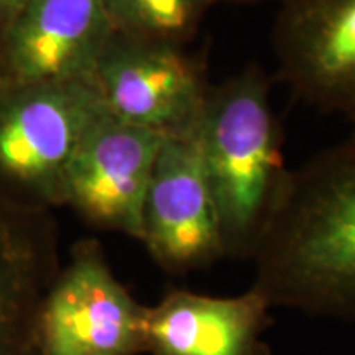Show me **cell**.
<instances>
[{"label": "cell", "mask_w": 355, "mask_h": 355, "mask_svg": "<svg viewBox=\"0 0 355 355\" xmlns=\"http://www.w3.org/2000/svg\"><path fill=\"white\" fill-rule=\"evenodd\" d=\"M104 109L92 81L0 86V202L63 207L71 159Z\"/></svg>", "instance_id": "3957f363"}, {"label": "cell", "mask_w": 355, "mask_h": 355, "mask_svg": "<svg viewBox=\"0 0 355 355\" xmlns=\"http://www.w3.org/2000/svg\"><path fill=\"white\" fill-rule=\"evenodd\" d=\"M273 26L278 74L321 112L340 115L355 137V0H279Z\"/></svg>", "instance_id": "ba28073f"}, {"label": "cell", "mask_w": 355, "mask_h": 355, "mask_svg": "<svg viewBox=\"0 0 355 355\" xmlns=\"http://www.w3.org/2000/svg\"><path fill=\"white\" fill-rule=\"evenodd\" d=\"M250 260L272 309L355 324V137L290 170Z\"/></svg>", "instance_id": "6da1fadb"}, {"label": "cell", "mask_w": 355, "mask_h": 355, "mask_svg": "<svg viewBox=\"0 0 355 355\" xmlns=\"http://www.w3.org/2000/svg\"><path fill=\"white\" fill-rule=\"evenodd\" d=\"M112 35L102 0H26L0 35V86L92 81Z\"/></svg>", "instance_id": "9c48e42d"}, {"label": "cell", "mask_w": 355, "mask_h": 355, "mask_svg": "<svg viewBox=\"0 0 355 355\" xmlns=\"http://www.w3.org/2000/svg\"><path fill=\"white\" fill-rule=\"evenodd\" d=\"M145 314L97 239L71 248L38 304L33 355H144Z\"/></svg>", "instance_id": "277c9868"}, {"label": "cell", "mask_w": 355, "mask_h": 355, "mask_svg": "<svg viewBox=\"0 0 355 355\" xmlns=\"http://www.w3.org/2000/svg\"><path fill=\"white\" fill-rule=\"evenodd\" d=\"M58 268L51 211L0 202V355H33L38 304Z\"/></svg>", "instance_id": "8fae6325"}, {"label": "cell", "mask_w": 355, "mask_h": 355, "mask_svg": "<svg viewBox=\"0 0 355 355\" xmlns=\"http://www.w3.org/2000/svg\"><path fill=\"white\" fill-rule=\"evenodd\" d=\"M92 83L107 112L163 137L196 130L211 87L202 61L183 46L117 32L97 61Z\"/></svg>", "instance_id": "5b68a950"}, {"label": "cell", "mask_w": 355, "mask_h": 355, "mask_svg": "<svg viewBox=\"0 0 355 355\" xmlns=\"http://www.w3.org/2000/svg\"><path fill=\"white\" fill-rule=\"evenodd\" d=\"M214 2H234V3H252V2H259V0H214Z\"/></svg>", "instance_id": "5bb4252c"}, {"label": "cell", "mask_w": 355, "mask_h": 355, "mask_svg": "<svg viewBox=\"0 0 355 355\" xmlns=\"http://www.w3.org/2000/svg\"><path fill=\"white\" fill-rule=\"evenodd\" d=\"M159 268L188 275L225 259L196 130L165 137L141 207V239Z\"/></svg>", "instance_id": "8992f818"}, {"label": "cell", "mask_w": 355, "mask_h": 355, "mask_svg": "<svg viewBox=\"0 0 355 355\" xmlns=\"http://www.w3.org/2000/svg\"><path fill=\"white\" fill-rule=\"evenodd\" d=\"M270 311L254 288L237 296L173 290L146 306L145 354L272 355L263 337Z\"/></svg>", "instance_id": "30bf717a"}, {"label": "cell", "mask_w": 355, "mask_h": 355, "mask_svg": "<svg viewBox=\"0 0 355 355\" xmlns=\"http://www.w3.org/2000/svg\"><path fill=\"white\" fill-rule=\"evenodd\" d=\"M196 137L225 259L250 260L290 173L260 66L248 64L209 87Z\"/></svg>", "instance_id": "7a4b0ae2"}, {"label": "cell", "mask_w": 355, "mask_h": 355, "mask_svg": "<svg viewBox=\"0 0 355 355\" xmlns=\"http://www.w3.org/2000/svg\"><path fill=\"white\" fill-rule=\"evenodd\" d=\"M214 0H102L114 32L184 46Z\"/></svg>", "instance_id": "7c38bea8"}, {"label": "cell", "mask_w": 355, "mask_h": 355, "mask_svg": "<svg viewBox=\"0 0 355 355\" xmlns=\"http://www.w3.org/2000/svg\"><path fill=\"white\" fill-rule=\"evenodd\" d=\"M165 137L102 110L64 178L63 206L101 230L141 239V207Z\"/></svg>", "instance_id": "52a82bcc"}, {"label": "cell", "mask_w": 355, "mask_h": 355, "mask_svg": "<svg viewBox=\"0 0 355 355\" xmlns=\"http://www.w3.org/2000/svg\"><path fill=\"white\" fill-rule=\"evenodd\" d=\"M26 0H0V35L7 30L13 19L19 15Z\"/></svg>", "instance_id": "4fadbf2b"}]
</instances>
